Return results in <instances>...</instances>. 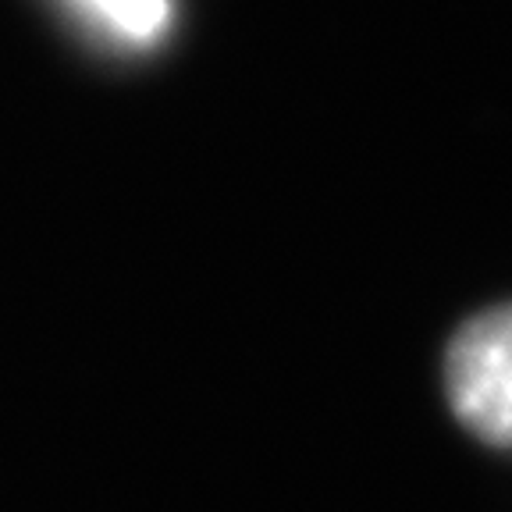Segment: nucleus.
Instances as JSON below:
<instances>
[{
  "instance_id": "nucleus-1",
  "label": "nucleus",
  "mask_w": 512,
  "mask_h": 512,
  "mask_svg": "<svg viewBox=\"0 0 512 512\" xmlns=\"http://www.w3.org/2000/svg\"><path fill=\"white\" fill-rule=\"evenodd\" d=\"M445 395L466 431L512 448V303L456 331L445 352Z\"/></svg>"
},
{
  "instance_id": "nucleus-2",
  "label": "nucleus",
  "mask_w": 512,
  "mask_h": 512,
  "mask_svg": "<svg viewBox=\"0 0 512 512\" xmlns=\"http://www.w3.org/2000/svg\"><path fill=\"white\" fill-rule=\"evenodd\" d=\"M86 29L118 47L146 50L168 36L171 0H68Z\"/></svg>"
}]
</instances>
